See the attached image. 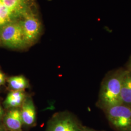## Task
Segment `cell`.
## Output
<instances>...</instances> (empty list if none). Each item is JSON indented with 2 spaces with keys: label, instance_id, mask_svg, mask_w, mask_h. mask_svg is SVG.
<instances>
[{
  "label": "cell",
  "instance_id": "6da1fadb",
  "mask_svg": "<svg viewBox=\"0 0 131 131\" xmlns=\"http://www.w3.org/2000/svg\"><path fill=\"white\" fill-rule=\"evenodd\" d=\"M38 7L37 0H0V29Z\"/></svg>",
  "mask_w": 131,
  "mask_h": 131
},
{
  "label": "cell",
  "instance_id": "7a4b0ae2",
  "mask_svg": "<svg viewBox=\"0 0 131 131\" xmlns=\"http://www.w3.org/2000/svg\"><path fill=\"white\" fill-rule=\"evenodd\" d=\"M0 47L16 51L28 49L20 19L10 22L0 29Z\"/></svg>",
  "mask_w": 131,
  "mask_h": 131
},
{
  "label": "cell",
  "instance_id": "3957f363",
  "mask_svg": "<svg viewBox=\"0 0 131 131\" xmlns=\"http://www.w3.org/2000/svg\"><path fill=\"white\" fill-rule=\"evenodd\" d=\"M38 8L29 11L20 19L28 48L36 44L42 35L43 26Z\"/></svg>",
  "mask_w": 131,
  "mask_h": 131
},
{
  "label": "cell",
  "instance_id": "277c9868",
  "mask_svg": "<svg viewBox=\"0 0 131 131\" xmlns=\"http://www.w3.org/2000/svg\"><path fill=\"white\" fill-rule=\"evenodd\" d=\"M124 72L109 78L102 86L100 98L101 103L106 108L122 104L121 91Z\"/></svg>",
  "mask_w": 131,
  "mask_h": 131
},
{
  "label": "cell",
  "instance_id": "5b68a950",
  "mask_svg": "<svg viewBox=\"0 0 131 131\" xmlns=\"http://www.w3.org/2000/svg\"><path fill=\"white\" fill-rule=\"evenodd\" d=\"M109 121L123 131L131 130V106L119 104L107 108Z\"/></svg>",
  "mask_w": 131,
  "mask_h": 131
},
{
  "label": "cell",
  "instance_id": "8992f818",
  "mask_svg": "<svg viewBox=\"0 0 131 131\" xmlns=\"http://www.w3.org/2000/svg\"><path fill=\"white\" fill-rule=\"evenodd\" d=\"M48 131H80L73 118L68 114H62L54 118Z\"/></svg>",
  "mask_w": 131,
  "mask_h": 131
},
{
  "label": "cell",
  "instance_id": "52a82bcc",
  "mask_svg": "<svg viewBox=\"0 0 131 131\" xmlns=\"http://www.w3.org/2000/svg\"><path fill=\"white\" fill-rule=\"evenodd\" d=\"M20 109L24 124L33 125L36 120V109L32 99L27 96Z\"/></svg>",
  "mask_w": 131,
  "mask_h": 131
},
{
  "label": "cell",
  "instance_id": "ba28073f",
  "mask_svg": "<svg viewBox=\"0 0 131 131\" xmlns=\"http://www.w3.org/2000/svg\"><path fill=\"white\" fill-rule=\"evenodd\" d=\"M4 122L6 127L11 131H20L24 124L20 108L9 109L5 115Z\"/></svg>",
  "mask_w": 131,
  "mask_h": 131
},
{
  "label": "cell",
  "instance_id": "9c48e42d",
  "mask_svg": "<svg viewBox=\"0 0 131 131\" xmlns=\"http://www.w3.org/2000/svg\"><path fill=\"white\" fill-rule=\"evenodd\" d=\"M27 96L24 91L11 90L4 101V106L8 110L20 108Z\"/></svg>",
  "mask_w": 131,
  "mask_h": 131
},
{
  "label": "cell",
  "instance_id": "30bf717a",
  "mask_svg": "<svg viewBox=\"0 0 131 131\" xmlns=\"http://www.w3.org/2000/svg\"><path fill=\"white\" fill-rule=\"evenodd\" d=\"M122 104L131 105V72H125L122 82L121 91Z\"/></svg>",
  "mask_w": 131,
  "mask_h": 131
},
{
  "label": "cell",
  "instance_id": "8fae6325",
  "mask_svg": "<svg viewBox=\"0 0 131 131\" xmlns=\"http://www.w3.org/2000/svg\"><path fill=\"white\" fill-rule=\"evenodd\" d=\"M6 82L11 90L14 91H24L30 86L28 80L23 75L10 77L7 78Z\"/></svg>",
  "mask_w": 131,
  "mask_h": 131
},
{
  "label": "cell",
  "instance_id": "7c38bea8",
  "mask_svg": "<svg viewBox=\"0 0 131 131\" xmlns=\"http://www.w3.org/2000/svg\"><path fill=\"white\" fill-rule=\"evenodd\" d=\"M7 78L2 70H0V86L4 85L6 82Z\"/></svg>",
  "mask_w": 131,
  "mask_h": 131
},
{
  "label": "cell",
  "instance_id": "4fadbf2b",
  "mask_svg": "<svg viewBox=\"0 0 131 131\" xmlns=\"http://www.w3.org/2000/svg\"><path fill=\"white\" fill-rule=\"evenodd\" d=\"M4 114V109H3V108L2 107L1 104H0V121H1V119H2V117H3Z\"/></svg>",
  "mask_w": 131,
  "mask_h": 131
},
{
  "label": "cell",
  "instance_id": "5bb4252c",
  "mask_svg": "<svg viewBox=\"0 0 131 131\" xmlns=\"http://www.w3.org/2000/svg\"><path fill=\"white\" fill-rule=\"evenodd\" d=\"M128 67L129 70H130V72H131V58H130V60L129 61V64H128Z\"/></svg>",
  "mask_w": 131,
  "mask_h": 131
},
{
  "label": "cell",
  "instance_id": "9a60e30c",
  "mask_svg": "<svg viewBox=\"0 0 131 131\" xmlns=\"http://www.w3.org/2000/svg\"><path fill=\"white\" fill-rule=\"evenodd\" d=\"M0 131H6V130L4 127L0 126Z\"/></svg>",
  "mask_w": 131,
  "mask_h": 131
},
{
  "label": "cell",
  "instance_id": "2e32d148",
  "mask_svg": "<svg viewBox=\"0 0 131 131\" xmlns=\"http://www.w3.org/2000/svg\"><path fill=\"white\" fill-rule=\"evenodd\" d=\"M48 1H51L52 0H48Z\"/></svg>",
  "mask_w": 131,
  "mask_h": 131
},
{
  "label": "cell",
  "instance_id": "e0dca14e",
  "mask_svg": "<svg viewBox=\"0 0 131 131\" xmlns=\"http://www.w3.org/2000/svg\"></svg>",
  "mask_w": 131,
  "mask_h": 131
}]
</instances>
